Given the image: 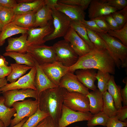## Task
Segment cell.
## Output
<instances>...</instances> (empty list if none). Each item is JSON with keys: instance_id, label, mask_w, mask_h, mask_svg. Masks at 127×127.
<instances>
[{"instance_id": "obj_1", "label": "cell", "mask_w": 127, "mask_h": 127, "mask_svg": "<svg viewBox=\"0 0 127 127\" xmlns=\"http://www.w3.org/2000/svg\"><path fill=\"white\" fill-rule=\"evenodd\" d=\"M115 66L107 49L95 47L87 54L79 57L77 62L70 67L69 71L74 73L78 69H93L114 75Z\"/></svg>"}, {"instance_id": "obj_2", "label": "cell", "mask_w": 127, "mask_h": 127, "mask_svg": "<svg viewBox=\"0 0 127 127\" xmlns=\"http://www.w3.org/2000/svg\"><path fill=\"white\" fill-rule=\"evenodd\" d=\"M67 91L65 88L58 86L46 90L39 96V108L48 114L57 125L61 115L64 97Z\"/></svg>"}, {"instance_id": "obj_3", "label": "cell", "mask_w": 127, "mask_h": 127, "mask_svg": "<svg viewBox=\"0 0 127 127\" xmlns=\"http://www.w3.org/2000/svg\"><path fill=\"white\" fill-rule=\"evenodd\" d=\"M98 34L104 41L106 49L113 59L116 66L120 68L127 67V47L124 45L107 32Z\"/></svg>"}, {"instance_id": "obj_4", "label": "cell", "mask_w": 127, "mask_h": 127, "mask_svg": "<svg viewBox=\"0 0 127 127\" xmlns=\"http://www.w3.org/2000/svg\"><path fill=\"white\" fill-rule=\"evenodd\" d=\"M54 30L50 34L46 36L44 40L47 41L57 38L64 37L70 27L71 20L62 12L56 10L54 7L52 8Z\"/></svg>"}, {"instance_id": "obj_5", "label": "cell", "mask_w": 127, "mask_h": 127, "mask_svg": "<svg viewBox=\"0 0 127 127\" xmlns=\"http://www.w3.org/2000/svg\"><path fill=\"white\" fill-rule=\"evenodd\" d=\"M39 106L38 99L34 100L31 99L22 102H16L12 106L16 111L14 118L11 120L10 126L12 127L26 117H29L37 111Z\"/></svg>"}, {"instance_id": "obj_6", "label": "cell", "mask_w": 127, "mask_h": 127, "mask_svg": "<svg viewBox=\"0 0 127 127\" xmlns=\"http://www.w3.org/2000/svg\"><path fill=\"white\" fill-rule=\"evenodd\" d=\"M57 57V61L66 67H70L77 61L79 56L64 40L59 41L52 46Z\"/></svg>"}, {"instance_id": "obj_7", "label": "cell", "mask_w": 127, "mask_h": 127, "mask_svg": "<svg viewBox=\"0 0 127 127\" xmlns=\"http://www.w3.org/2000/svg\"><path fill=\"white\" fill-rule=\"evenodd\" d=\"M27 52L40 65L58 61L57 56L52 46L44 44L28 46Z\"/></svg>"}, {"instance_id": "obj_8", "label": "cell", "mask_w": 127, "mask_h": 127, "mask_svg": "<svg viewBox=\"0 0 127 127\" xmlns=\"http://www.w3.org/2000/svg\"><path fill=\"white\" fill-rule=\"evenodd\" d=\"M63 104L75 111L86 112L89 111V101L86 95L78 92H66Z\"/></svg>"}, {"instance_id": "obj_9", "label": "cell", "mask_w": 127, "mask_h": 127, "mask_svg": "<svg viewBox=\"0 0 127 127\" xmlns=\"http://www.w3.org/2000/svg\"><path fill=\"white\" fill-rule=\"evenodd\" d=\"M93 114L89 111L86 112L75 111L63 104L61 115L58 123V127H66L73 123L88 121Z\"/></svg>"}, {"instance_id": "obj_10", "label": "cell", "mask_w": 127, "mask_h": 127, "mask_svg": "<svg viewBox=\"0 0 127 127\" xmlns=\"http://www.w3.org/2000/svg\"><path fill=\"white\" fill-rule=\"evenodd\" d=\"M40 66L50 81L58 86L62 78L69 71L70 68V67L65 66L58 61Z\"/></svg>"}, {"instance_id": "obj_11", "label": "cell", "mask_w": 127, "mask_h": 127, "mask_svg": "<svg viewBox=\"0 0 127 127\" xmlns=\"http://www.w3.org/2000/svg\"><path fill=\"white\" fill-rule=\"evenodd\" d=\"M5 99V105L10 107L15 102L23 101L27 98L38 99L39 96L36 90L31 89H15L2 92Z\"/></svg>"}, {"instance_id": "obj_12", "label": "cell", "mask_w": 127, "mask_h": 127, "mask_svg": "<svg viewBox=\"0 0 127 127\" xmlns=\"http://www.w3.org/2000/svg\"><path fill=\"white\" fill-rule=\"evenodd\" d=\"M54 29L52 20L46 26L29 29L27 32L28 46L44 44L46 42L44 40V38L52 33Z\"/></svg>"}, {"instance_id": "obj_13", "label": "cell", "mask_w": 127, "mask_h": 127, "mask_svg": "<svg viewBox=\"0 0 127 127\" xmlns=\"http://www.w3.org/2000/svg\"><path fill=\"white\" fill-rule=\"evenodd\" d=\"M36 72L35 66L28 73L22 76L15 82L7 83L0 88V93L9 90L15 89H31L36 90L34 80Z\"/></svg>"}, {"instance_id": "obj_14", "label": "cell", "mask_w": 127, "mask_h": 127, "mask_svg": "<svg viewBox=\"0 0 127 127\" xmlns=\"http://www.w3.org/2000/svg\"><path fill=\"white\" fill-rule=\"evenodd\" d=\"M64 40L69 43L71 47L79 57L89 53L91 48L70 27L64 37Z\"/></svg>"}, {"instance_id": "obj_15", "label": "cell", "mask_w": 127, "mask_h": 127, "mask_svg": "<svg viewBox=\"0 0 127 127\" xmlns=\"http://www.w3.org/2000/svg\"><path fill=\"white\" fill-rule=\"evenodd\" d=\"M59 86L69 92H78L86 95L90 93L89 89L78 80L76 75L69 71L62 78Z\"/></svg>"}, {"instance_id": "obj_16", "label": "cell", "mask_w": 127, "mask_h": 127, "mask_svg": "<svg viewBox=\"0 0 127 127\" xmlns=\"http://www.w3.org/2000/svg\"><path fill=\"white\" fill-rule=\"evenodd\" d=\"M88 8V16L90 20L111 14L118 11L103 0H91Z\"/></svg>"}, {"instance_id": "obj_17", "label": "cell", "mask_w": 127, "mask_h": 127, "mask_svg": "<svg viewBox=\"0 0 127 127\" xmlns=\"http://www.w3.org/2000/svg\"><path fill=\"white\" fill-rule=\"evenodd\" d=\"M55 8L68 16L71 21H81L85 18V10L81 7L65 4L58 1Z\"/></svg>"}, {"instance_id": "obj_18", "label": "cell", "mask_w": 127, "mask_h": 127, "mask_svg": "<svg viewBox=\"0 0 127 127\" xmlns=\"http://www.w3.org/2000/svg\"><path fill=\"white\" fill-rule=\"evenodd\" d=\"M34 60L36 69L34 84L36 91L39 96L43 91L58 86L55 85L50 81L44 72L39 64L36 61Z\"/></svg>"}, {"instance_id": "obj_19", "label": "cell", "mask_w": 127, "mask_h": 127, "mask_svg": "<svg viewBox=\"0 0 127 127\" xmlns=\"http://www.w3.org/2000/svg\"><path fill=\"white\" fill-rule=\"evenodd\" d=\"M75 74L78 80L85 87L93 91L97 89L95 84L97 79L95 69H87L76 70Z\"/></svg>"}, {"instance_id": "obj_20", "label": "cell", "mask_w": 127, "mask_h": 127, "mask_svg": "<svg viewBox=\"0 0 127 127\" xmlns=\"http://www.w3.org/2000/svg\"><path fill=\"white\" fill-rule=\"evenodd\" d=\"M27 33L22 34L18 37H10L8 39V45L5 47L6 52L12 51L22 53L27 52Z\"/></svg>"}, {"instance_id": "obj_21", "label": "cell", "mask_w": 127, "mask_h": 127, "mask_svg": "<svg viewBox=\"0 0 127 127\" xmlns=\"http://www.w3.org/2000/svg\"><path fill=\"white\" fill-rule=\"evenodd\" d=\"M52 7L45 4L35 14V20L34 27H42L48 25L53 20Z\"/></svg>"}, {"instance_id": "obj_22", "label": "cell", "mask_w": 127, "mask_h": 127, "mask_svg": "<svg viewBox=\"0 0 127 127\" xmlns=\"http://www.w3.org/2000/svg\"><path fill=\"white\" fill-rule=\"evenodd\" d=\"M89 101V111L92 114L102 111L103 101L102 93L97 89L86 95Z\"/></svg>"}, {"instance_id": "obj_23", "label": "cell", "mask_w": 127, "mask_h": 127, "mask_svg": "<svg viewBox=\"0 0 127 127\" xmlns=\"http://www.w3.org/2000/svg\"><path fill=\"white\" fill-rule=\"evenodd\" d=\"M29 29L20 27L12 22L5 25L0 33V46L4 44L7 39L17 34L27 33Z\"/></svg>"}, {"instance_id": "obj_24", "label": "cell", "mask_w": 127, "mask_h": 127, "mask_svg": "<svg viewBox=\"0 0 127 127\" xmlns=\"http://www.w3.org/2000/svg\"><path fill=\"white\" fill-rule=\"evenodd\" d=\"M37 12L15 14L12 22L21 27L29 29L33 28Z\"/></svg>"}, {"instance_id": "obj_25", "label": "cell", "mask_w": 127, "mask_h": 127, "mask_svg": "<svg viewBox=\"0 0 127 127\" xmlns=\"http://www.w3.org/2000/svg\"><path fill=\"white\" fill-rule=\"evenodd\" d=\"M45 0H35L32 2L18 3L13 8L14 15L37 11L44 4Z\"/></svg>"}, {"instance_id": "obj_26", "label": "cell", "mask_w": 127, "mask_h": 127, "mask_svg": "<svg viewBox=\"0 0 127 127\" xmlns=\"http://www.w3.org/2000/svg\"><path fill=\"white\" fill-rule=\"evenodd\" d=\"M3 56H9L14 59L16 63L24 64L32 67L35 66V62L31 56L28 53H22L12 51L6 52Z\"/></svg>"}, {"instance_id": "obj_27", "label": "cell", "mask_w": 127, "mask_h": 127, "mask_svg": "<svg viewBox=\"0 0 127 127\" xmlns=\"http://www.w3.org/2000/svg\"><path fill=\"white\" fill-rule=\"evenodd\" d=\"M121 88V86L116 84L114 76L111 75L107 84V90L112 97L117 110L122 106V99L120 92Z\"/></svg>"}, {"instance_id": "obj_28", "label": "cell", "mask_w": 127, "mask_h": 127, "mask_svg": "<svg viewBox=\"0 0 127 127\" xmlns=\"http://www.w3.org/2000/svg\"><path fill=\"white\" fill-rule=\"evenodd\" d=\"M12 69L10 74L7 76V81L10 83L15 82L21 77L32 67L24 64H19L16 63L10 64Z\"/></svg>"}, {"instance_id": "obj_29", "label": "cell", "mask_w": 127, "mask_h": 127, "mask_svg": "<svg viewBox=\"0 0 127 127\" xmlns=\"http://www.w3.org/2000/svg\"><path fill=\"white\" fill-rule=\"evenodd\" d=\"M5 99L3 96H0V120L4 127H7L10 124L12 117L16 113L15 109L6 106L4 104Z\"/></svg>"}, {"instance_id": "obj_30", "label": "cell", "mask_w": 127, "mask_h": 127, "mask_svg": "<svg viewBox=\"0 0 127 127\" xmlns=\"http://www.w3.org/2000/svg\"><path fill=\"white\" fill-rule=\"evenodd\" d=\"M102 94L103 106L102 111L109 118L115 116L117 109L112 97L107 91Z\"/></svg>"}, {"instance_id": "obj_31", "label": "cell", "mask_w": 127, "mask_h": 127, "mask_svg": "<svg viewBox=\"0 0 127 127\" xmlns=\"http://www.w3.org/2000/svg\"><path fill=\"white\" fill-rule=\"evenodd\" d=\"M70 27L76 31L79 37L87 44L91 49L95 47L88 38L85 27L82 23L79 21L71 20Z\"/></svg>"}, {"instance_id": "obj_32", "label": "cell", "mask_w": 127, "mask_h": 127, "mask_svg": "<svg viewBox=\"0 0 127 127\" xmlns=\"http://www.w3.org/2000/svg\"><path fill=\"white\" fill-rule=\"evenodd\" d=\"M109 118L102 111L93 114L92 117L87 121L88 127H94L97 125L107 127Z\"/></svg>"}, {"instance_id": "obj_33", "label": "cell", "mask_w": 127, "mask_h": 127, "mask_svg": "<svg viewBox=\"0 0 127 127\" xmlns=\"http://www.w3.org/2000/svg\"><path fill=\"white\" fill-rule=\"evenodd\" d=\"M49 115L41 111L39 107L36 111L28 118L21 127H35L40 122Z\"/></svg>"}, {"instance_id": "obj_34", "label": "cell", "mask_w": 127, "mask_h": 127, "mask_svg": "<svg viewBox=\"0 0 127 127\" xmlns=\"http://www.w3.org/2000/svg\"><path fill=\"white\" fill-rule=\"evenodd\" d=\"M111 76L109 73L99 70L96 73L95 77L98 80V87L102 93L107 91V84Z\"/></svg>"}, {"instance_id": "obj_35", "label": "cell", "mask_w": 127, "mask_h": 127, "mask_svg": "<svg viewBox=\"0 0 127 127\" xmlns=\"http://www.w3.org/2000/svg\"><path fill=\"white\" fill-rule=\"evenodd\" d=\"M107 33L110 36L119 39L124 45L127 47V23L121 29L111 30Z\"/></svg>"}, {"instance_id": "obj_36", "label": "cell", "mask_w": 127, "mask_h": 127, "mask_svg": "<svg viewBox=\"0 0 127 127\" xmlns=\"http://www.w3.org/2000/svg\"><path fill=\"white\" fill-rule=\"evenodd\" d=\"M86 28L88 38L95 47L106 49L104 41L97 32Z\"/></svg>"}, {"instance_id": "obj_37", "label": "cell", "mask_w": 127, "mask_h": 127, "mask_svg": "<svg viewBox=\"0 0 127 127\" xmlns=\"http://www.w3.org/2000/svg\"><path fill=\"white\" fill-rule=\"evenodd\" d=\"M111 15L121 29L127 23V6L114 12Z\"/></svg>"}, {"instance_id": "obj_38", "label": "cell", "mask_w": 127, "mask_h": 127, "mask_svg": "<svg viewBox=\"0 0 127 127\" xmlns=\"http://www.w3.org/2000/svg\"><path fill=\"white\" fill-rule=\"evenodd\" d=\"M14 15L13 8L3 7L0 9V20L5 26L12 22Z\"/></svg>"}, {"instance_id": "obj_39", "label": "cell", "mask_w": 127, "mask_h": 127, "mask_svg": "<svg viewBox=\"0 0 127 127\" xmlns=\"http://www.w3.org/2000/svg\"><path fill=\"white\" fill-rule=\"evenodd\" d=\"M91 0H60L58 1L63 4L81 7L85 10L88 7Z\"/></svg>"}, {"instance_id": "obj_40", "label": "cell", "mask_w": 127, "mask_h": 127, "mask_svg": "<svg viewBox=\"0 0 127 127\" xmlns=\"http://www.w3.org/2000/svg\"><path fill=\"white\" fill-rule=\"evenodd\" d=\"M109 5L116 9L121 10L127 6V0H103Z\"/></svg>"}, {"instance_id": "obj_41", "label": "cell", "mask_w": 127, "mask_h": 127, "mask_svg": "<svg viewBox=\"0 0 127 127\" xmlns=\"http://www.w3.org/2000/svg\"><path fill=\"white\" fill-rule=\"evenodd\" d=\"M80 22L86 28L95 32L99 33L107 32L101 29L93 20H86L84 19Z\"/></svg>"}, {"instance_id": "obj_42", "label": "cell", "mask_w": 127, "mask_h": 127, "mask_svg": "<svg viewBox=\"0 0 127 127\" xmlns=\"http://www.w3.org/2000/svg\"><path fill=\"white\" fill-rule=\"evenodd\" d=\"M127 126V122L119 120L116 116L109 118L107 127H124Z\"/></svg>"}, {"instance_id": "obj_43", "label": "cell", "mask_w": 127, "mask_h": 127, "mask_svg": "<svg viewBox=\"0 0 127 127\" xmlns=\"http://www.w3.org/2000/svg\"><path fill=\"white\" fill-rule=\"evenodd\" d=\"M35 127H58V125L49 115L40 122Z\"/></svg>"}, {"instance_id": "obj_44", "label": "cell", "mask_w": 127, "mask_h": 127, "mask_svg": "<svg viewBox=\"0 0 127 127\" xmlns=\"http://www.w3.org/2000/svg\"><path fill=\"white\" fill-rule=\"evenodd\" d=\"M96 23L98 26L102 30L107 32L111 29L105 20L104 16L92 20Z\"/></svg>"}, {"instance_id": "obj_45", "label": "cell", "mask_w": 127, "mask_h": 127, "mask_svg": "<svg viewBox=\"0 0 127 127\" xmlns=\"http://www.w3.org/2000/svg\"><path fill=\"white\" fill-rule=\"evenodd\" d=\"M115 116L120 121L127 122V106H122L117 110Z\"/></svg>"}, {"instance_id": "obj_46", "label": "cell", "mask_w": 127, "mask_h": 127, "mask_svg": "<svg viewBox=\"0 0 127 127\" xmlns=\"http://www.w3.org/2000/svg\"><path fill=\"white\" fill-rule=\"evenodd\" d=\"M104 16L111 30H117L120 29L112 16L111 14L107 15Z\"/></svg>"}, {"instance_id": "obj_47", "label": "cell", "mask_w": 127, "mask_h": 127, "mask_svg": "<svg viewBox=\"0 0 127 127\" xmlns=\"http://www.w3.org/2000/svg\"><path fill=\"white\" fill-rule=\"evenodd\" d=\"M18 3L15 0H0V4L3 7L13 8L17 5Z\"/></svg>"}, {"instance_id": "obj_48", "label": "cell", "mask_w": 127, "mask_h": 127, "mask_svg": "<svg viewBox=\"0 0 127 127\" xmlns=\"http://www.w3.org/2000/svg\"><path fill=\"white\" fill-rule=\"evenodd\" d=\"M11 70L10 66H0V78L7 76L10 74Z\"/></svg>"}, {"instance_id": "obj_49", "label": "cell", "mask_w": 127, "mask_h": 127, "mask_svg": "<svg viewBox=\"0 0 127 127\" xmlns=\"http://www.w3.org/2000/svg\"><path fill=\"white\" fill-rule=\"evenodd\" d=\"M125 85L123 89H121L120 92L123 106H127V81L125 82Z\"/></svg>"}, {"instance_id": "obj_50", "label": "cell", "mask_w": 127, "mask_h": 127, "mask_svg": "<svg viewBox=\"0 0 127 127\" xmlns=\"http://www.w3.org/2000/svg\"><path fill=\"white\" fill-rule=\"evenodd\" d=\"M8 62L3 56L0 55V66H8Z\"/></svg>"}, {"instance_id": "obj_51", "label": "cell", "mask_w": 127, "mask_h": 127, "mask_svg": "<svg viewBox=\"0 0 127 127\" xmlns=\"http://www.w3.org/2000/svg\"><path fill=\"white\" fill-rule=\"evenodd\" d=\"M29 118L26 117L24 119L19 123L15 125L12 127H21L24 123Z\"/></svg>"}, {"instance_id": "obj_52", "label": "cell", "mask_w": 127, "mask_h": 127, "mask_svg": "<svg viewBox=\"0 0 127 127\" xmlns=\"http://www.w3.org/2000/svg\"><path fill=\"white\" fill-rule=\"evenodd\" d=\"M7 81L5 77L0 78V88L5 85L7 83Z\"/></svg>"}, {"instance_id": "obj_53", "label": "cell", "mask_w": 127, "mask_h": 127, "mask_svg": "<svg viewBox=\"0 0 127 127\" xmlns=\"http://www.w3.org/2000/svg\"><path fill=\"white\" fill-rule=\"evenodd\" d=\"M33 0H16V1L18 3L22 2H32L33 1Z\"/></svg>"}, {"instance_id": "obj_54", "label": "cell", "mask_w": 127, "mask_h": 127, "mask_svg": "<svg viewBox=\"0 0 127 127\" xmlns=\"http://www.w3.org/2000/svg\"><path fill=\"white\" fill-rule=\"evenodd\" d=\"M4 26L0 20V31L1 32L2 31Z\"/></svg>"}, {"instance_id": "obj_55", "label": "cell", "mask_w": 127, "mask_h": 127, "mask_svg": "<svg viewBox=\"0 0 127 127\" xmlns=\"http://www.w3.org/2000/svg\"><path fill=\"white\" fill-rule=\"evenodd\" d=\"M0 126L2 127H4V123L2 121L0 120Z\"/></svg>"}, {"instance_id": "obj_56", "label": "cell", "mask_w": 127, "mask_h": 127, "mask_svg": "<svg viewBox=\"0 0 127 127\" xmlns=\"http://www.w3.org/2000/svg\"><path fill=\"white\" fill-rule=\"evenodd\" d=\"M3 6L0 4V9L2 8Z\"/></svg>"}, {"instance_id": "obj_57", "label": "cell", "mask_w": 127, "mask_h": 127, "mask_svg": "<svg viewBox=\"0 0 127 127\" xmlns=\"http://www.w3.org/2000/svg\"><path fill=\"white\" fill-rule=\"evenodd\" d=\"M74 127H79V126H76Z\"/></svg>"}, {"instance_id": "obj_58", "label": "cell", "mask_w": 127, "mask_h": 127, "mask_svg": "<svg viewBox=\"0 0 127 127\" xmlns=\"http://www.w3.org/2000/svg\"><path fill=\"white\" fill-rule=\"evenodd\" d=\"M0 127H1V126H0Z\"/></svg>"}, {"instance_id": "obj_59", "label": "cell", "mask_w": 127, "mask_h": 127, "mask_svg": "<svg viewBox=\"0 0 127 127\" xmlns=\"http://www.w3.org/2000/svg\"></svg>"}]
</instances>
